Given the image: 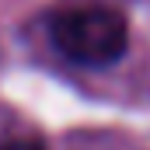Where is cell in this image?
<instances>
[{
	"mask_svg": "<svg viewBox=\"0 0 150 150\" xmlns=\"http://www.w3.org/2000/svg\"><path fill=\"white\" fill-rule=\"evenodd\" d=\"M0 150H45L38 140H11V143H4Z\"/></svg>",
	"mask_w": 150,
	"mask_h": 150,
	"instance_id": "2",
	"label": "cell"
},
{
	"mask_svg": "<svg viewBox=\"0 0 150 150\" xmlns=\"http://www.w3.org/2000/svg\"><path fill=\"white\" fill-rule=\"evenodd\" d=\"M49 38L63 59L87 70H101L126 56L129 25L115 7H101V4L63 7L49 18Z\"/></svg>",
	"mask_w": 150,
	"mask_h": 150,
	"instance_id": "1",
	"label": "cell"
}]
</instances>
